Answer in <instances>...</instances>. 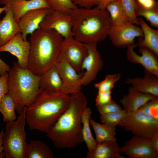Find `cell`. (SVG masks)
I'll return each instance as SVG.
<instances>
[{
  "mask_svg": "<svg viewBox=\"0 0 158 158\" xmlns=\"http://www.w3.org/2000/svg\"><path fill=\"white\" fill-rule=\"evenodd\" d=\"M70 95L68 107L46 133L59 149L74 147L83 142L81 117L87 100L81 90Z\"/></svg>",
  "mask_w": 158,
  "mask_h": 158,
  "instance_id": "1",
  "label": "cell"
},
{
  "mask_svg": "<svg viewBox=\"0 0 158 158\" xmlns=\"http://www.w3.org/2000/svg\"><path fill=\"white\" fill-rule=\"evenodd\" d=\"M70 95L41 90L27 107L26 121L30 130L47 133L68 107Z\"/></svg>",
  "mask_w": 158,
  "mask_h": 158,
  "instance_id": "2",
  "label": "cell"
},
{
  "mask_svg": "<svg viewBox=\"0 0 158 158\" xmlns=\"http://www.w3.org/2000/svg\"><path fill=\"white\" fill-rule=\"evenodd\" d=\"M69 13L73 22V36L77 40L86 44H97L108 36L111 25L109 14L106 9L96 6L77 7Z\"/></svg>",
  "mask_w": 158,
  "mask_h": 158,
  "instance_id": "3",
  "label": "cell"
},
{
  "mask_svg": "<svg viewBox=\"0 0 158 158\" xmlns=\"http://www.w3.org/2000/svg\"><path fill=\"white\" fill-rule=\"evenodd\" d=\"M63 39L53 30L40 28L31 34L27 68L34 74L40 76L55 66Z\"/></svg>",
  "mask_w": 158,
  "mask_h": 158,
  "instance_id": "4",
  "label": "cell"
},
{
  "mask_svg": "<svg viewBox=\"0 0 158 158\" xmlns=\"http://www.w3.org/2000/svg\"><path fill=\"white\" fill-rule=\"evenodd\" d=\"M41 76L28 68L20 67L14 62L8 72V93L14 101L19 114L29 106L40 92Z\"/></svg>",
  "mask_w": 158,
  "mask_h": 158,
  "instance_id": "5",
  "label": "cell"
},
{
  "mask_svg": "<svg viewBox=\"0 0 158 158\" xmlns=\"http://www.w3.org/2000/svg\"><path fill=\"white\" fill-rule=\"evenodd\" d=\"M25 107L17 119L6 123L3 135L4 156L6 158H25L26 142Z\"/></svg>",
  "mask_w": 158,
  "mask_h": 158,
  "instance_id": "6",
  "label": "cell"
},
{
  "mask_svg": "<svg viewBox=\"0 0 158 158\" xmlns=\"http://www.w3.org/2000/svg\"><path fill=\"white\" fill-rule=\"evenodd\" d=\"M135 135L152 138L158 132V121L140 109L126 112L118 125Z\"/></svg>",
  "mask_w": 158,
  "mask_h": 158,
  "instance_id": "7",
  "label": "cell"
},
{
  "mask_svg": "<svg viewBox=\"0 0 158 158\" xmlns=\"http://www.w3.org/2000/svg\"><path fill=\"white\" fill-rule=\"evenodd\" d=\"M87 53V44L77 40L73 37L64 38L57 61L68 62L80 73L82 62Z\"/></svg>",
  "mask_w": 158,
  "mask_h": 158,
  "instance_id": "8",
  "label": "cell"
},
{
  "mask_svg": "<svg viewBox=\"0 0 158 158\" xmlns=\"http://www.w3.org/2000/svg\"><path fill=\"white\" fill-rule=\"evenodd\" d=\"M97 44H87V53L82 62L80 73H83L81 80L82 86L88 85L96 78L102 69L103 61L97 50Z\"/></svg>",
  "mask_w": 158,
  "mask_h": 158,
  "instance_id": "9",
  "label": "cell"
},
{
  "mask_svg": "<svg viewBox=\"0 0 158 158\" xmlns=\"http://www.w3.org/2000/svg\"><path fill=\"white\" fill-rule=\"evenodd\" d=\"M73 22L69 13L52 10L45 17L40 25V28L53 30L64 38L73 36Z\"/></svg>",
  "mask_w": 158,
  "mask_h": 158,
  "instance_id": "10",
  "label": "cell"
},
{
  "mask_svg": "<svg viewBox=\"0 0 158 158\" xmlns=\"http://www.w3.org/2000/svg\"><path fill=\"white\" fill-rule=\"evenodd\" d=\"M119 151L130 158H158L149 138L135 135L120 147Z\"/></svg>",
  "mask_w": 158,
  "mask_h": 158,
  "instance_id": "11",
  "label": "cell"
},
{
  "mask_svg": "<svg viewBox=\"0 0 158 158\" xmlns=\"http://www.w3.org/2000/svg\"><path fill=\"white\" fill-rule=\"evenodd\" d=\"M108 36L115 46L127 47L135 44L137 37H142L143 34L140 27L130 22L119 25L111 26Z\"/></svg>",
  "mask_w": 158,
  "mask_h": 158,
  "instance_id": "12",
  "label": "cell"
},
{
  "mask_svg": "<svg viewBox=\"0 0 158 158\" xmlns=\"http://www.w3.org/2000/svg\"><path fill=\"white\" fill-rule=\"evenodd\" d=\"M62 81V92L68 95L81 91L82 85L81 80L83 73H78L69 63L58 61L56 64Z\"/></svg>",
  "mask_w": 158,
  "mask_h": 158,
  "instance_id": "13",
  "label": "cell"
},
{
  "mask_svg": "<svg viewBox=\"0 0 158 158\" xmlns=\"http://www.w3.org/2000/svg\"><path fill=\"white\" fill-rule=\"evenodd\" d=\"M137 46L135 43L127 47V59L133 64H140L145 70L158 77V56L145 47L140 48V55L138 54L134 51V48Z\"/></svg>",
  "mask_w": 158,
  "mask_h": 158,
  "instance_id": "14",
  "label": "cell"
},
{
  "mask_svg": "<svg viewBox=\"0 0 158 158\" xmlns=\"http://www.w3.org/2000/svg\"><path fill=\"white\" fill-rule=\"evenodd\" d=\"M29 41L24 39L20 32L9 42L0 47V52H9L16 57L17 63L20 68H27L30 52Z\"/></svg>",
  "mask_w": 158,
  "mask_h": 158,
  "instance_id": "15",
  "label": "cell"
},
{
  "mask_svg": "<svg viewBox=\"0 0 158 158\" xmlns=\"http://www.w3.org/2000/svg\"><path fill=\"white\" fill-rule=\"evenodd\" d=\"M53 10L43 8L30 10L20 18L18 24L23 37L27 40V35L40 28V25L46 16Z\"/></svg>",
  "mask_w": 158,
  "mask_h": 158,
  "instance_id": "16",
  "label": "cell"
},
{
  "mask_svg": "<svg viewBox=\"0 0 158 158\" xmlns=\"http://www.w3.org/2000/svg\"><path fill=\"white\" fill-rule=\"evenodd\" d=\"M144 72L143 77L128 78L126 83L138 91L158 96V77L145 70Z\"/></svg>",
  "mask_w": 158,
  "mask_h": 158,
  "instance_id": "17",
  "label": "cell"
},
{
  "mask_svg": "<svg viewBox=\"0 0 158 158\" xmlns=\"http://www.w3.org/2000/svg\"><path fill=\"white\" fill-rule=\"evenodd\" d=\"M157 98L158 96L141 92L130 87L128 93L123 95L119 102L126 112H132L137 110L148 101Z\"/></svg>",
  "mask_w": 158,
  "mask_h": 158,
  "instance_id": "18",
  "label": "cell"
},
{
  "mask_svg": "<svg viewBox=\"0 0 158 158\" xmlns=\"http://www.w3.org/2000/svg\"><path fill=\"white\" fill-rule=\"evenodd\" d=\"M7 5L5 16L0 21V47L20 32L18 23L15 20L11 9Z\"/></svg>",
  "mask_w": 158,
  "mask_h": 158,
  "instance_id": "19",
  "label": "cell"
},
{
  "mask_svg": "<svg viewBox=\"0 0 158 158\" xmlns=\"http://www.w3.org/2000/svg\"><path fill=\"white\" fill-rule=\"evenodd\" d=\"M6 5L11 8L18 23L21 16L28 11L40 8H50L46 0H11Z\"/></svg>",
  "mask_w": 158,
  "mask_h": 158,
  "instance_id": "20",
  "label": "cell"
},
{
  "mask_svg": "<svg viewBox=\"0 0 158 158\" xmlns=\"http://www.w3.org/2000/svg\"><path fill=\"white\" fill-rule=\"evenodd\" d=\"M116 141H104L97 143L92 150L88 151L86 158H125L121 155Z\"/></svg>",
  "mask_w": 158,
  "mask_h": 158,
  "instance_id": "21",
  "label": "cell"
},
{
  "mask_svg": "<svg viewBox=\"0 0 158 158\" xmlns=\"http://www.w3.org/2000/svg\"><path fill=\"white\" fill-rule=\"evenodd\" d=\"M139 25L142 30L143 38L140 37L137 44L140 48H147L158 56V30L150 27L143 19L138 18Z\"/></svg>",
  "mask_w": 158,
  "mask_h": 158,
  "instance_id": "22",
  "label": "cell"
},
{
  "mask_svg": "<svg viewBox=\"0 0 158 158\" xmlns=\"http://www.w3.org/2000/svg\"><path fill=\"white\" fill-rule=\"evenodd\" d=\"M40 76V86L41 90L61 92L62 81L55 66L46 71Z\"/></svg>",
  "mask_w": 158,
  "mask_h": 158,
  "instance_id": "23",
  "label": "cell"
},
{
  "mask_svg": "<svg viewBox=\"0 0 158 158\" xmlns=\"http://www.w3.org/2000/svg\"><path fill=\"white\" fill-rule=\"evenodd\" d=\"M53 157L49 147L40 140H32L27 145L25 158H53Z\"/></svg>",
  "mask_w": 158,
  "mask_h": 158,
  "instance_id": "24",
  "label": "cell"
},
{
  "mask_svg": "<svg viewBox=\"0 0 158 158\" xmlns=\"http://www.w3.org/2000/svg\"><path fill=\"white\" fill-rule=\"evenodd\" d=\"M92 114L90 108L86 106L82 112L81 117L83 139L87 146L88 151L93 149L97 144L92 136L90 126Z\"/></svg>",
  "mask_w": 158,
  "mask_h": 158,
  "instance_id": "25",
  "label": "cell"
},
{
  "mask_svg": "<svg viewBox=\"0 0 158 158\" xmlns=\"http://www.w3.org/2000/svg\"><path fill=\"white\" fill-rule=\"evenodd\" d=\"M105 9L109 14L111 26L119 25L130 22L121 0H113L107 6Z\"/></svg>",
  "mask_w": 158,
  "mask_h": 158,
  "instance_id": "26",
  "label": "cell"
},
{
  "mask_svg": "<svg viewBox=\"0 0 158 158\" xmlns=\"http://www.w3.org/2000/svg\"><path fill=\"white\" fill-rule=\"evenodd\" d=\"M90 124L94 130L97 143L104 141H116V127H111L101 124L90 119Z\"/></svg>",
  "mask_w": 158,
  "mask_h": 158,
  "instance_id": "27",
  "label": "cell"
},
{
  "mask_svg": "<svg viewBox=\"0 0 158 158\" xmlns=\"http://www.w3.org/2000/svg\"><path fill=\"white\" fill-rule=\"evenodd\" d=\"M15 111V102L8 93L3 97L0 103V112L3 116L4 122H11L16 119Z\"/></svg>",
  "mask_w": 158,
  "mask_h": 158,
  "instance_id": "28",
  "label": "cell"
},
{
  "mask_svg": "<svg viewBox=\"0 0 158 158\" xmlns=\"http://www.w3.org/2000/svg\"><path fill=\"white\" fill-rule=\"evenodd\" d=\"M135 13L137 16H142L146 19L151 25L158 28V9H147L139 6L136 2Z\"/></svg>",
  "mask_w": 158,
  "mask_h": 158,
  "instance_id": "29",
  "label": "cell"
},
{
  "mask_svg": "<svg viewBox=\"0 0 158 158\" xmlns=\"http://www.w3.org/2000/svg\"><path fill=\"white\" fill-rule=\"evenodd\" d=\"M126 111L124 109L105 114H100L103 123L111 127H116L125 116Z\"/></svg>",
  "mask_w": 158,
  "mask_h": 158,
  "instance_id": "30",
  "label": "cell"
},
{
  "mask_svg": "<svg viewBox=\"0 0 158 158\" xmlns=\"http://www.w3.org/2000/svg\"><path fill=\"white\" fill-rule=\"evenodd\" d=\"M121 76L120 73L107 75L104 80L95 84V87L98 91H111Z\"/></svg>",
  "mask_w": 158,
  "mask_h": 158,
  "instance_id": "31",
  "label": "cell"
},
{
  "mask_svg": "<svg viewBox=\"0 0 158 158\" xmlns=\"http://www.w3.org/2000/svg\"><path fill=\"white\" fill-rule=\"evenodd\" d=\"M50 8L53 10H57L69 13L77 7L71 0H46Z\"/></svg>",
  "mask_w": 158,
  "mask_h": 158,
  "instance_id": "32",
  "label": "cell"
},
{
  "mask_svg": "<svg viewBox=\"0 0 158 158\" xmlns=\"http://www.w3.org/2000/svg\"><path fill=\"white\" fill-rule=\"evenodd\" d=\"M121 1L129 22L136 25H139L138 18L135 13V0H121Z\"/></svg>",
  "mask_w": 158,
  "mask_h": 158,
  "instance_id": "33",
  "label": "cell"
},
{
  "mask_svg": "<svg viewBox=\"0 0 158 158\" xmlns=\"http://www.w3.org/2000/svg\"><path fill=\"white\" fill-rule=\"evenodd\" d=\"M138 109L142 110L152 118L158 121V98L148 101Z\"/></svg>",
  "mask_w": 158,
  "mask_h": 158,
  "instance_id": "34",
  "label": "cell"
},
{
  "mask_svg": "<svg viewBox=\"0 0 158 158\" xmlns=\"http://www.w3.org/2000/svg\"><path fill=\"white\" fill-rule=\"evenodd\" d=\"M97 107L100 114H108L122 110L118 104L112 100L107 104L97 106Z\"/></svg>",
  "mask_w": 158,
  "mask_h": 158,
  "instance_id": "35",
  "label": "cell"
},
{
  "mask_svg": "<svg viewBox=\"0 0 158 158\" xmlns=\"http://www.w3.org/2000/svg\"><path fill=\"white\" fill-rule=\"evenodd\" d=\"M111 91H98L95 101L97 106L107 104L111 100Z\"/></svg>",
  "mask_w": 158,
  "mask_h": 158,
  "instance_id": "36",
  "label": "cell"
},
{
  "mask_svg": "<svg viewBox=\"0 0 158 158\" xmlns=\"http://www.w3.org/2000/svg\"><path fill=\"white\" fill-rule=\"evenodd\" d=\"M8 72L0 76V103L4 95L8 93Z\"/></svg>",
  "mask_w": 158,
  "mask_h": 158,
  "instance_id": "37",
  "label": "cell"
},
{
  "mask_svg": "<svg viewBox=\"0 0 158 158\" xmlns=\"http://www.w3.org/2000/svg\"><path fill=\"white\" fill-rule=\"evenodd\" d=\"M141 7L147 9H158V2L156 0H135Z\"/></svg>",
  "mask_w": 158,
  "mask_h": 158,
  "instance_id": "38",
  "label": "cell"
},
{
  "mask_svg": "<svg viewBox=\"0 0 158 158\" xmlns=\"http://www.w3.org/2000/svg\"><path fill=\"white\" fill-rule=\"evenodd\" d=\"M78 7L90 8L97 6V0H71Z\"/></svg>",
  "mask_w": 158,
  "mask_h": 158,
  "instance_id": "39",
  "label": "cell"
},
{
  "mask_svg": "<svg viewBox=\"0 0 158 158\" xmlns=\"http://www.w3.org/2000/svg\"><path fill=\"white\" fill-rule=\"evenodd\" d=\"M10 66L4 61L0 57V75L8 72L10 69Z\"/></svg>",
  "mask_w": 158,
  "mask_h": 158,
  "instance_id": "40",
  "label": "cell"
},
{
  "mask_svg": "<svg viewBox=\"0 0 158 158\" xmlns=\"http://www.w3.org/2000/svg\"><path fill=\"white\" fill-rule=\"evenodd\" d=\"M113 0H97V4L96 6L102 9H105L107 6Z\"/></svg>",
  "mask_w": 158,
  "mask_h": 158,
  "instance_id": "41",
  "label": "cell"
},
{
  "mask_svg": "<svg viewBox=\"0 0 158 158\" xmlns=\"http://www.w3.org/2000/svg\"><path fill=\"white\" fill-rule=\"evenodd\" d=\"M152 145L156 150L158 152V132L156 133L151 138Z\"/></svg>",
  "mask_w": 158,
  "mask_h": 158,
  "instance_id": "42",
  "label": "cell"
},
{
  "mask_svg": "<svg viewBox=\"0 0 158 158\" xmlns=\"http://www.w3.org/2000/svg\"><path fill=\"white\" fill-rule=\"evenodd\" d=\"M4 129H3L0 132V154L4 151V147L3 145V135Z\"/></svg>",
  "mask_w": 158,
  "mask_h": 158,
  "instance_id": "43",
  "label": "cell"
},
{
  "mask_svg": "<svg viewBox=\"0 0 158 158\" xmlns=\"http://www.w3.org/2000/svg\"><path fill=\"white\" fill-rule=\"evenodd\" d=\"M8 6L7 5H5L4 7H0V15L4 11H5L8 8ZM0 19V21L1 20Z\"/></svg>",
  "mask_w": 158,
  "mask_h": 158,
  "instance_id": "44",
  "label": "cell"
},
{
  "mask_svg": "<svg viewBox=\"0 0 158 158\" xmlns=\"http://www.w3.org/2000/svg\"><path fill=\"white\" fill-rule=\"evenodd\" d=\"M11 0H0V3L1 4L6 5Z\"/></svg>",
  "mask_w": 158,
  "mask_h": 158,
  "instance_id": "45",
  "label": "cell"
},
{
  "mask_svg": "<svg viewBox=\"0 0 158 158\" xmlns=\"http://www.w3.org/2000/svg\"><path fill=\"white\" fill-rule=\"evenodd\" d=\"M0 76H1V75H0Z\"/></svg>",
  "mask_w": 158,
  "mask_h": 158,
  "instance_id": "46",
  "label": "cell"
},
{
  "mask_svg": "<svg viewBox=\"0 0 158 158\" xmlns=\"http://www.w3.org/2000/svg\"></svg>",
  "mask_w": 158,
  "mask_h": 158,
  "instance_id": "47",
  "label": "cell"
}]
</instances>
